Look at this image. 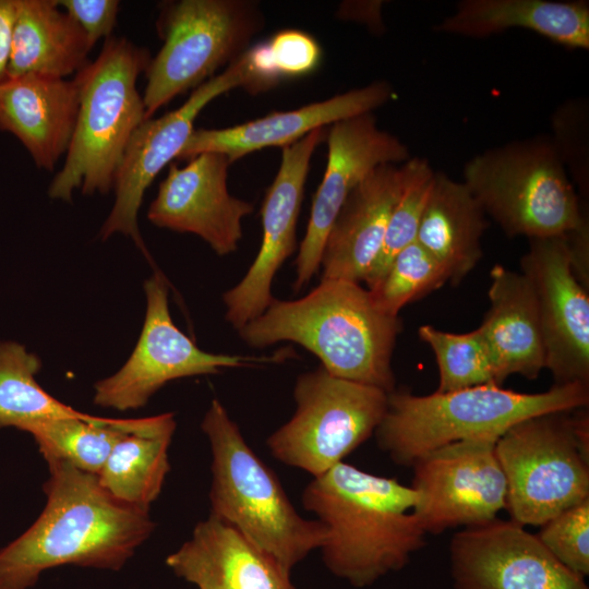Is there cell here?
Segmentation results:
<instances>
[{"label": "cell", "instance_id": "cell-16", "mask_svg": "<svg viewBox=\"0 0 589 589\" xmlns=\"http://www.w3.org/2000/svg\"><path fill=\"white\" fill-rule=\"evenodd\" d=\"M326 135V128H320L283 147L278 172L261 208L263 235L257 255L243 278L223 296L226 321L237 330L261 315L275 299L273 279L296 251L297 224L311 158Z\"/></svg>", "mask_w": 589, "mask_h": 589}, {"label": "cell", "instance_id": "cell-28", "mask_svg": "<svg viewBox=\"0 0 589 589\" xmlns=\"http://www.w3.org/2000/svg\"><path fill=\"white\" fill-rule=\"evenodd\" d=\"M136 420L85 413L39 422L25 432L34 437L46 461H65L97 476L116 443L134 428Z\"/></svg>", "mask_w": 589, "mask_h": 589}, {"label": "cell", "instance_id": "cell-24", "mask_svg": "<svg viewBox=\"0 0 589 589\" xmlns=\"http://www.w3.org/2000/svg\"><path fill=\"white\" fill-rule=\"evenodd\" d=\"M509 28L534 32L568 49L589 48L587 1L461 0L435 31L483 38Z\"/></svg>", "mask_w": 589, "mask_h": 589}, {"label": "cell", "instance_id": "cell-9", "mask_svg": "<svg viewBox=\"0 0 589 589\" xmlns=\"http://www.w3.org/2000/svg\"><path fill=\"white\" fill-rule=\"evenodd\" d=\"M495 454L506 480L505 509L524 527L542 526L589 498V448L576 436L573 410L517 422L497 438Z\"/></svg>", "mask_w": 589, "mask_h": 589}, {"label": "cell", "instance_id": "cell-5", "mask_svg": "<svg viewBox=\"0 0 589 589\" xmlns=\"http://www.w3.org/2000/svg\"><path fill=\"white\" fill-rule=\"evenodd\" d=\"M201 429L212 450V515L236 528L288 572L323 546L325 526L296 510L279 480L248 445L218 399L212 400Z\"/></svg>", "mask_w": 589, "mask_h": 589}, {"label": "cell", "instance_id": "cell-12", "mask_svg": "<svg viewBox=\"0 0 589 589\" xmlns=\"http://www.w3.org/2000/svg\"><path fill=\"white\" fill-rule=\"evenodd\" d=\"M496 438L455 442L419 457L411 488L413 508L425 533L490 522L506 508V480L495 454Z\"/></svg>", "mask_w": 589, "mask_h": 589}, {"label": "cell", "instance_id": "cell-17", "mask_svg": "<svg viewBox=\"0 0 589 589\" xmlns=\"http://www.w3.org/2000/svg\"><path fill=\"white\" fill-rule=\"evenodd\" d=\"M455 589H588L537 534L513 520L466 527L450 542Z\"/></svg>", "mask_w": 589, "mask_h": 589}, {"label": "cell", "instance_id": "cell-30", "mask_svg": "<svg viewBox=\"0 0 589 589\" xmlns=\"http://www.w3.org/2000/svg\"><path fill=\"white\" fill-rule=\"evenodd\" d=\"M418 335L430 346L437 362L440 383L436 392L496 384L492 354L479 327L469 333L455 334L422 325Z\"/></svg>", "mask_w": 589, "mask_h": 589}, {"label": "cell", "instance_id": "cell-34", "mask_svg": "<svg viewBox=\"0 0 589 589\" xmlns=\"http://www.w3.org/2000/svg\"><path fill=\"white\" fill-rule=\"evenodd\" d=\"M553 144L576 190L589 192V109L584 99L563 103L551 118ZM577 192V193H578Z\"/></svg>", "mask_w": 589, "mask_h": 589}, {"label": "cell", "instance_id": "cell-6", "mask_svg": "<svg viewBox=\"0 0 589 589\" xmlns=\"http://www.w3.org/2000/svg\"><path fill=\"white\" fill-rule=\"evenodd\" d=\"M149 51L127 38H106L98 57L75 75L79 110L65 161L48 188L51 199L70 201L115 187L127 145L146 120L137 77Z\"/></svg>", "mask_w": 589, "mask_h": 589}, {"label": "cell", "instance_id": "cell-36", "mask_svg": "<svg viewBox=\"0 0 589 589\" xmlns=\"http://www.w3.org/2000/svg\"><path fill=\"white\" fill-rule=\"evenodd\" d=\"M57 3L80 25L92 47L100 38L110 37L120 7L117 0H57Z\"/></svg>", "mask_w": 589, "mask_h": 589}, {"label": "cell", "instance_id": "cell-23", "mask_svg": "<svg viewBox=\"0 0 589 589\" xmlns=\"http://www.w3.org/2000/svg\"><path fill=\"white\" fill-rule=\"evenodd\" d=\"M490 308L479 326L490 348L497 385L513 374L534 380L545 349L534 291L522 273L496 264L490 272Z\"/></svg>", "mask_w": 589, "mask_h": 589}, {"label": "cell", "instance_id": "cell-11", "mask_svg": "<svg viewBox=\"0 0 589 589\" xmlns=\"http://www.w3.org/2000/svg\"><path fill=\"white\" fill-rule=\"evenodd\" d=\"M144 291L146 312L137 344L118 372L95 384L94 402L98 406L119 411L139 409L170 381L289 357L287 351L271 357L206 352L173 323L163 276L156 273L148 278Z\"/></svg>", "mask_w": 589, "mask_h": 589}, {"label": "cell", "instance_id": "cell-29", "mask_svg": "<svg viewBox=\"0 0 589 589\" xmlns=\"http://www.w3.org/2000/svg\"><path fill=\"white\" fill-rule=\"evenodd\" d=\"M40 359L15 341H0V428L26 431L51 419L82 417L46 392L35 376Z\"/></svg>", "mask_w": 589, "mask_h": 589}, {"label": "cell", "instance_id": "cell-26", "mask_svg": "<svg viewBox=\"0 0 589 589\" xmlns=\"http://www.w3.org/2000/svg\"><path fill=\"white\" fill-rule=\"evenodd\" d=\"M486 214L464 182L436 171L416 241L458 285L482 259Z\"/></svg>", "mask_w": 589, "mask_h": 589}, {"label": "cell", "instance_id": "cell-22", "mask_svg": "<svg viewBox=\"0 0 589 589\" xmlns=\"http://www.w3.org/2000/svg\"><path fill=\"white\" fill-rule=\"evenodd\" d=\"M77 110L75 79L24 74L0 81V130L17 137L38 168L52 171L68 152Z\"/></svg>", "mask_w": 589, "mask_h": 589}, {"label": "cell", "instance_id": "cell-10", "mask_svg": "<svg viewBox=\"0 0 589 589\" xmlns=\"http://www.w3.org/2000/svg\"><path fill=\"white\" fill-rule=\"evenodd\" d=\"M293 416L266 440L280 462L317 477L373 435L386 409L385 390L329 374L323 366L298 376Z\"/></svg>", "mask_w": 589, "mask_h": 589}, {"label": "cell", "instance_id": "cell-20", "mask_svg": "<svg viewBox=\"0 0 589 589\" xmlns=\"http://www.w3.org/2000/svg\"><path fill=\"white\" fill-rule=\"evenodd\" d=\"M404 182L402 164L373 169L347 196L326 236L321 279L364 283Z\"/></svg>", "mask_w": 589, "mask_h": 589}, {"label": "cell", "instance_id": "cell-31", "mask_svg": "<svg viewBox=\"0 0 589 589\" xmlns=\"http://www.w3.org/2000/svg\"><path fill=\"white\" fill-rule=\"evenodd\" d=\"M244 58L250 75L248 91H267L284 80L311 74L320 65L318 43L299 29H283L268 40L250 47Z\"/></svg>", "mask_w": 589, "mask_h": 589}, {"label": "cell", "instance_id": "cell-13", "mask_svg": "<svg viewBox=\"0 0 589 589\" xmlns=\"http://www.w3.org/2000/svg\"><path fill=\"white\" fill-rule=\"evenodd\" d=\"M249 72L244 53L226 70L195 88L188 100L157 119L144 120L132 134L117 172L115 203L99 236L113 233L131 237L145 253L137 215L145 191L172 159H177L194 131V121L202 109L219 95L237 87L247 89Z\"/></svg>", "mask_w": 589, "mask_h": 589}, {"label": "cell", "instance_id": "cell-25", "mask_svg": "<svg viewBox=\"0 0 589 589\" xmlns=\"http://www.w3.org/2000/svg\"><path fill=\"white\" fill-rule=\"evenodd\" d=\"M92 46L57 0H14L5 76L37 74L65 79L88 63Z\"/></svg>", "mask_w": 589, "mask_h": 589}, {"label": "cell", "instance_id": "cell-33", "mask_svg": "<svg viewBox=\"0 0 589 589\" xmlns=\"http://www.w3.org/2000/svg\"><path fill=\"white\" fill-rule=\"evenodd\" d=\"M448 276L443 266L417 241L404 248L390 262L370 297L382 312L398 316L413 301L441 288Z\"/></svg>", "mask_w": 589, "mask_h": 589}, {"label": "cell", "instance_id": "cell-18", "mask_svg": "<svg viewBox=\"0 0 589 589\" xmlns=\"http://www.w3.org/2000/svg\"><path fill=\"white\" fill-rule=\"evenodd\" d=\"M228 157L217 152L201 153L184 167L171 164L159 184L147 217L155 226L194 233L218 255L238 249L242 219L253 205L228 192Z\"/></svg>", "mask_w": 589, "mask_h": 589}, {"label": "cell", "instance_id": "cell-15", "mask_svg": "<svg viewBox=\"0 0 589 589\" xmlns=\"http://www.w3.org/2000/svg\"><path fill=\"white\" fill-rule=\"evenodd\" d=\"M326 137V168L294 262V290L318 271L326 236L350 192L376 167L400 165L411 157L396 135L378 127L373 112L333 123Z\"/></svg>", "mask_w": 589, "mask_h": 589}, {"label": "cell", "instance_id": "cell-35", "mask_svg": "<svg viewBox=\"0 0 589 589\" xmlns=\"http://www.w3.org/2000/svg\"><path fill=\"white\" fill-rule=\"evenodd\" d=\"M540 542L577 575L589 574V498L564 510L541 526Z\"/></svg>", "mask_w": 589, "mask_h": 589}, {"label": "cell", "instance_id": "cell-4", "mask_svg": "<svg viewBox=\"0 0 589 589\" xmlns=\"http://www.w3.org/2000/svg\"><path fill=\"white\" fill-rule=\"evenodd\" d=\"M589 385H555L546 392L526 394L495 383L459 390L417 396L388 394L387 409L375 435L392 460L412 466L421 456L442 446L473 438H498L527 418L588 407Z\"/></svg>", "mask_w": 589, "mask_h": 589}, {"label": "cell", "instance_id": "cell-1", "mask_svg": "<svg viewBox=\"0 0 589 589\" xmlns=\"http://www.w3.org/2000/svg\"><path fill=\"white\" fill-rule=\"evenodd\" d=\"M47 465L44 510L0 550V589H29L61 565L119 570L154 530L148 508L115 498L97 476L65 461Z\"/></svg>", "mask_w": 589, "mask_h": 589}, {"label": "cell", "instance_id": "cell-2", "mask_svg": "<svg viewBox=\"0 0 589 589\" xmlns=\"http://www.w3.org/2000/svg\"><path fill=\"white\" fill-rule=\"evenodd\" d=\"M301 501L326 528L325 566L354 587L401 569L425 543L413 514L418 493L394 478L342 461L313 477Z\"/></svg>", "mask_w": 589, "mask_h": 589}, {"label": "cell", "instance_id": "cell-7", "mask_svg": "<svg viewBox=\"0 0 589 589\" xmlns=\"http://www.w3.org/2000/svg\"><path fill=\"white\" fill-rule=\"evenodd\" d=\"M509 237H561L588 214L550 136L486 149L466 163L464 181Z\"/></svg>", "mask_w": 589, "mask_h": 589}, {"label": "cell", "instance_id": "cell-27", "mask_svg": "<svg viewBox=\"0 0 589 589\" xmlns=\"http://www.w3.org/2000/svg\"><path fill=\"white\" fill-rule=\"evenodd\" d=\"M176 425L172 412L139 418L97 474L100 485L123 503L149 509L170 471L168 449Z\"/></svg>", "mask_w": 589, "mask_h": 589}, {"label": "cell", "instance_id": "cell-37", "mask_svg": "<svg viewBox=\"0 0 589 589\" xmlns=\"http://www.w3.org/2000/svg\"><path fill=\"white\" fill-rule=\"evenodd\" d=\"M568 245L573 273L580 284L588 289L589 285V221L565 235Z\"/></svg>", "mask_w": 589, "mask_h": 589}, {"label": "cell", "instance_id": "cell-14", "mask_svg": "<svg viewBox=\"0 0 589 589\" xmlns=\"http://www.w3.org/2000/svg\"><path fill=\"white\" fill-rule=\"evenodd\" d=\"M520 265L537 300L545 369L555 385H589V296L573 273L565 236L530 239Z\"/></svg>", "mask_w": 589, "mask_h": 589}, {"label": "cell", "instance_id": "cell-19", "mask_svg": "<svg viewBox=\"0 0 589 589\" xmlns=\"http://www.w3.org/2000/svg\"><path fill=\"white\" fill-rule=\"evenodd\" d=\"M395 95L390 83L375 81L328 99L303 107L275 111L265 117L224 129L194 130L177 159H190L201 153L217 152L230 164L266 147L288 146L310 132L340 120L373 112Z\"/></svg>", "mask_w": 589, "mask_h": 589}, {"label": "cell", "instance_id": "cell-3", "mask_svg": "<svg viewBox=\"0 0 589 589\" xmlns=\"http://www.w3.org/2000/svg\"><path fill=\"white\" fill-rule=\"evenodd\" d=\"M400 330V318L380 311L360 284L321 279L300 299H274L238 332L253 348L298 344L329 374L389 394L395 390L392 357Z\"/></svg>", "mask_w": 589, "mask_h": 589}, {"label": "cell", "instance_id": "cell-32", "mask_svg": "<svg viewBox=\"0 0 589 589\" xmlns=\"http://www.w3.org/2000/svg\"><path fill=\"white\" fill-rule=\"evenodd\" d=\"M402 188L393 208L381 251L364 280L366 289L382 278L393 259L404 248L416 241L436 172L426 159L420 157H410L402 163Z\"/></svg>", "mask_w": 589, "mask_h": 589}, {"label": "cell", "instance_id": "cell-8", "mask_svg": "<svg viewBox=\"0 0 589 589\" xmlns=\"http://www.w3.org/2000/svg\"><path fill=\"white\" fill-rule=\"evenodd\" d=\"M264 16L252 0H179L160 7L164 44L145 71V118L230 65L262 32Z\"/></svg>", "mask_w": 589, "mask_h": 589}, {"label": "cell", "instance_id": "cell-38", "mask_svg": "<svg viewBox=\"0 0 589 589\" xmlns=\"http://www.w3.org/2000/svg\"><path fill=\"white\" fill-rule=\"evenodd\" d=\"M13 21L14 0H0V81L5 76Z\"/></svg>", "mask_w": 589, "mask_h": 589}, {"label": "cell", "instance_id": "cell-21", "mask_svg": "<svg viewBox=\"0 0 589 589\" xmlns=\"http://www.w3.org/2000/svg\"><path fill=\"white\" fill-rule=\"evenodd\" d=\"M166 564L197 589H296L290 572L212 514Z\"/></svg>", "mask_w": 589, "mask_h": 589}]
</instances>
